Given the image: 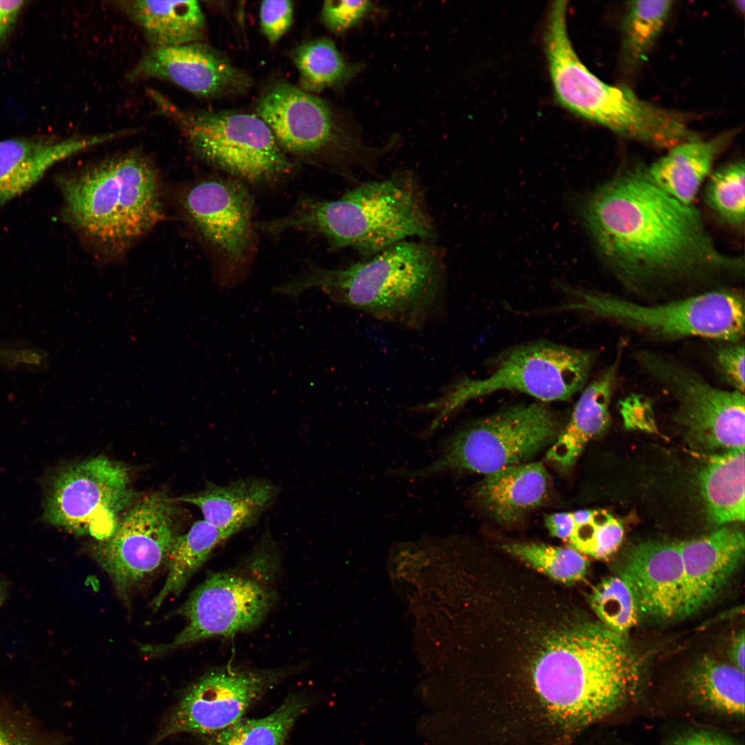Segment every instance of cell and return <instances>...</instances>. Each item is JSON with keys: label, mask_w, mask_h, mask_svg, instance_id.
Listing matches in <instances>:
<instances>
[{"label": "cell", "mask_w": 745, "mask_h": 745, "mask_svg": "<svg viewBox=\"0 0 745 745\" xmlns=\"http://www.w3.org/2000/svg\"><path fill=\"white\" fill-rule=\"evenodd\" d=\"M570 205L599 258L618 283L642 300L744 275V258L720 251L699 211L681 203L646 168L622 171Z\"/></svg>", "instance_id": "6da1fadb"}, {"label": "cell", "mask_w": 745, "mask_h": 745, "mask_svg": "<svg viewBox=\"0 0 745 745\" xmlns=\"http://www.w3.org/2000/svg\"><path fill=\"white\" fill-rule=\"evenodd\" d=\"M446 287L441 248L434 241L404 240L343 267L314 266L272 292L295 299L317 288L338 306L417 330L441 315Z\"/></svg>", "instance_id": "7a4b0ae2"}, {"label": "cell", "mask_w": 745, "mask_h": 745, "mask_svg": "<svg viewBox=\"0 0 745 745\" xmlns=\"http://www.w3.org/2000/svg\"><path fill=\"white\" fill-rule=\"evenodd\" d=\"M259 226L272 234L309 232L331 250L352 248L363 259L408 237L434 241L437 235L424 190L410 171L360 183L337 199L304 200L286 215Z\"/></svg>", "instance_id": "3957f363"}, {"label": "cell", "mask_w": 745, "mask_h": 745, "mask_svg": "<svg viewBox=\"0 0 745 745\" xmlns=\"http://www.w3.org/2000/svg\"><path fill=\"white\" fill-rule=\"evenodd\" d=\"M641 673L639 660L623 635L602 623L588 622L552 637L535 662L533 680L553 716L581 726L634 695Z\"/></svg>", "instance_id": "277c9868"}, {"label": "cell", "mask_w": 745, "mask_h": 745, "mask_svg": "<svg viewBox=\"0 0 745 745\" xmlns=\"http://www.w3.org/2000/svg\"><path fill=\"white\" fill-rule=\"evenodd\" d=\"M567 2L550 6L544 48L555 99L564 108L613 132L657 148L699 139L686 117L640 99L625 86L609 85L582 62L567 30Z\"/></svg>", "instance_id": "5b68a950"}, {"label": "cell", "mask_w": 745, "mask_h": 745, "mask_svg": "<svg viewBox=\"0 0 745 745\" xmlns=\"http://www.w3.org/2000/svg\"><path fill=\"white\" fill-rule=\"evenodd\" d=\"M66 215L85 237L120 250L163 218L154 167L130 151L103 160L61 182Z\"/></svg>", "instance_id": "8992f818"}, {"label": "cell", "mask_w": 745, "mask_h": 745, "mask_svg": "<svg viewBox=\"0 0 745 745\" xmlns=\"http://www.w3.org/2000/svg\"><path fill=\"white\" fill-rule=\"evenodd\" d=\"M568 301L556 310L578 311L661 341L699 337L721 342L744 336V295L719 288L661 302L646 303L618 295L561 285Z\"/></svg>", "instance_id": "52a82bcc"}, {"label": "cell", "mask_w": 745, "mask_h": 745, "mask_svg": "<svg viewBox=\"0 0 745 745\" xmlns=\"http://www.w3.org/2000/svg\"><path fill=\"white\" fill-rule=\"evenodd\" d=\"M278 565L276 543L266 530L238 566L209 576L192 592L178 610L187 624L170 643L143 646L141 651L155 656L202 639L254 629L275 604Z\"/></svg>", "instance_id": "ba28073f"}, {"label": "cell", "mask_w": 745, "mask_h": 745, "mask_svg": "<svg viewBox=\"0 0 745 745\" xmlns=\"http://www.w3.org/2000/svg\"><path fill=\"white\" fill-rule=\"evenodd\" d=\"M562 421L546 403L516 404L475 421L440 441L437 458L425 466L390 469L404 479L446 474L485 475L524 463L555 440Z\"/></svg>", "instance_id": "9c48e42d"}, {"label": "cell", "mask_w": 745, "mask_h": 745, "mask_svg": "<svg viewBox=\"0 0 745 745\" xmlns=\"http://www.w3.org/2000/svg\"><path fill=\"white\" fill-rule=\"evenodd\" d=\"M597 359L595 351L548 341L508 348L491 359L485 377H463L441 397L423 406L437 430L467 402L493 393L520 392L546 403L566 401L586 386Z\"/></svg>", "instance_id": "30bf717a"}, {"label": "cell", "mask_w": 745, "mask_h": 745, "mask_svg": "<svg viewBox=\"0 0 745 745\" xmlns=\"http://www.w3.org/2000/svg\"><path fill=\"white\" fill-rule=\"evenodd\" d=\"M255 112L286 153L347 177L354 179L357 170H373L388 148L364 143L326 101L283 80L264 89Z\"/></svg>", "instance_id": "8fae6325"}, {"label": "cell", "mask_w": 745, "mask_h": 745, "mask_svg": "<svg viewBox=\"0 0 745 745\" xmlns=\"http://www.w3.org/2000/svg\"><path fill=\"white\" fill-rule=\"evenodd\" d=\"M148 94L160 114L178 127L195 154L210 165L252 183L292 171L293 163L256 114L187 110L156 90Z\"/></svg>", "instance_id": "7c38bea8"}, {"label": "cell", "mask_w": 745, "mask_h": 745, "mask_svg": "<svg viewBox=\"0 0 745 745\" xmlns=\"http://www.w3.org/2000/svg\"><path fill=\"white\" fill-rule=\"evenodd\" d=\"M137 495L128 468L97 456L67 465L53 475L42 518L70 533L101 542L113 534L121 513Z\"/></svg>", "instance_id": "4fadbf2b"}, {"label": "cell", "mask_w": 745, "mask_h": 745, "mask_svg": "<svg viewBox=\"0 0 745 745\" xmlns=\"http://www.w3.org/2000/svg\"><path fill=\"white\" fill-rule=\"evenodd\" d=\"M637 364L677 404V420L703 446L744 447V393L723 389L666 355L641 349Z\"/></svg>", "instance_id": "5bb4252c"}, {"label": "cell", "mask_w": 745, "mask_h": 745, "mask_svg": "<svg viewBox=\"0 0 745 745\" xmlns=\"http://www.w3.org/2000/svg\"><path fill=\"white\" fill-rule=\"evenodd\" d=\"M292 668L253 669L233 665L217 668L191 684L160 724L150 745L180 733L201 738L243 719L248 709L288 677Z\"/></svg>", "instance_id": "9a60e30c"}, {"label": "cell", "mask_w": 745, "mask_h": 745, "mask_svg": "<svg viewBox=\"0 0 745 745\" xmlns=\"http://www.w3.org/2000/svg\"><path fill=\"white\" fill-rule=\"evenodd\" d=\"M173 501L160 493L144 497L121 516L113 534L92 554L123 599L167 561L179 535Z\"/></svg>", "instance_id": "2e32d148"}, {"label": "cell", "mask_w": 745, "mask_h": 745, "mask_svg": "<svg viewBox=\"0 0 745 745\" xmlns=\"http://www.w3.org/2000/svg\"><path fill=\"white\" fill-rule=\"evenodd\" d=\"M183 203L191 223L221 257L220 286L239 284L255 239L253 205L246 188L237 180H205L189 189Z\"/></svg>", "instance_id": "e0dca14e"}, {"label": "cell", "mask_w": 745, "mask_h": 745, "mask_svg": "<svg viewBox=\"0 0 745 745\" xmlns=\"http://www.w3.org/2000/svg\"><path fill=\"white\" fill-rule=\"evenodd\" d=\"M127 77L130 81H166L204 99L242 95L252 85L248 72L203 41L150 46Z\"/></svg>", "instance_id": "ac0fdd59"}, {"label": "cell", "mask_w": 745, "mask_h": 745, "mask_svg": "<svg viewBox=\"0 0 745 745\" xmlns=\"http://www.w3.org/2000/svg\"><path fill=\"white\" fill-rule=\"evenodd\" d=\"M639 615L657 621L682 618L684 569L677 543L648 542L628 553L619 576Z\"/></svg>", "instance_id": "d6986e66"}, {"label": "cell", "mask_w": 745, "mask_h": 745, "mask_svg": "<svg viewBox=\"0 0 745 745\" xmlns=\"http://www.w3.org/2000/svg\"><path fill=\"white\" fill-rule=\"evenodd\" d=\"M677 544L684 569L683 618L710 604L728 584L744 560V535L722 527Z\"/></svg>", "instance_id": "ffe728a7"}, {"label": "cell", "mask_w": 745, "mask_h": 745, "mask_svg": "<svg viewBox=\"0 0 745 745\" xmlns=\"http://www.w3.org/2000/svg\"><path fill=\"white\" fill-rule=\"evenodd\" d=\"M128 132L77 137L61 141H0V206L34 185L54 163Z\"/></svg>", "instance_id": "44dd1931"}, {"label": "cell", "mask_w": 745, "mask_h": 745, "mask_svg": "<svg viewBox=\"0 0 745 745\" xmlns=\"http://www.w3.org/2000/svg\"><path fill=\"white\" fill-rule=\"evenodd\" d=\"M625 348V340L619 341L614 359L584 389L568 424L548 449L547 459L561 468H570L586 444L609 425L610 404L617 387Z\"/></svg>", "instance_id": "7402d4cb"}, {"label": "cell", "mask_w": 745, "mask_h": 745, "mask_svg": "<svg viewBox=\"0 0 745 745\" xmlns=\"http://www.w3.org/2000/svg\"><path fill=\"white\" fill-rule=\"evenodd\" d=\"M279 493L272 481L252 477L224 485L209 482L199 492L176 500L197 506L203 520L232 537L255 526Z\"/></svg>", "instance_id": "603a6c76"}, {"label": "cell", "mask_w": 745, "mask_h": 745, "mask_svg": "<svg viewBox=\"0 0 745 745\" xmlns=\"http://www.w3.org/2000/svg\"><path fill=\"white\" fill-rule=\"evenodd\" d=\"M548 475L542 463H521L485 475L475 490L481 507L496 521L513 524L546 497Z\"/></svg>", "instance_id": "cb8c5ba5"}, {"label": "cell", "mask_w": 745, "mask_h": 745, "mask_svg": "<svg viewBox=\"0 0 745 745\" xmlns=\"http://www.w3.org/2000/svg\"><path fill=\"white\" fill-rule=\"evenodd\" d=\"M733 137V132H727L709 140L699 139L678 144L646 168V172L668 195L692 205L715 161Z\"/></svg>", "instance_id": "d4e9b609"}, {"label": "cell", "mask_w": 745, "mask_h": 745, "mask_svg": "<svg viewBox=\"0 0 745 745\" xmlns=\"http://www.w3.org/2000/svg\"><path fill=\"white\" fill-rule=\"evenodd\" d=\"M117 4L137 26L150 46H175L203 40L206 18L197 1L127 0Z\"/></svg>", "instance_id": "484cf974"}, {"label": "cell", "mask_w": 745, "mask_h": 745, "mask_svg": "<svg viewBox=\"0 0 745 745\" xmlns=\"http://www.w3.org/2000/svg\"><path fill=\"white\" fill-rule=\"evenodd\" d=\"M708 516L722 524L744 519V447L713 456L700 475Z\"/></svg>", "instance_id": "4316f807"}, {"label": "cell", "mask_w": 745, "mask_h": 745, "mask_svg": "<svg viewBox=\"0 0 745 745\" xmlns=\"http://www.w3.org/2000/svg\"><path fill=\"white\" fill-rule=\"evenodd\" d=\"M230 537L203 519L195 522L187 533L178 535L166 561V582L151 602L153 609H158L168 596L179 595L211 553Z\"/></svg>", "instance_id": "83f0119b"}, {"label": "cell", "mask_w": 745, "mask_h": 745, "mask_svg": "<svg viewBox=\"0 0 745 745\" xmlns=\"http://www.w3.org/2000/svg\"><path fill=\"white\" fill-rule=\"evenodd\" d=\"M290 56L299 72V88L310 94L326 88L341 89L364 68L361 63L348 62L327 37L297 46Z\"/></svg>", "instance_id": "f1b7e54d"}, {"label": "cell", "mask_w": 745, "mask_h": 745, "mask_svg": "<svg viewBox=\"0 0 745 745\" xmlns=\"http://www.w3.org/2000/svg\"><path fill=\"white\" fill-rule=\"evenodd\" d=\"M310 702L305 695L292 694L267 716L243 718L223 731L201 739L206 745H284L292 726L306 711Z\"/></svg>", "instance_id": "f546056e"}, {"label": "cell", "mask_w": 745, "mask_h": 745, "mask_svg": "<svg viewBox=\"0 0 745 745\" xmlns=\"http://www.w3.org/2000/svg\"><path fill=\"white\" fill-rule=\"evenodd\" d=\"M673 1L637 0L627 2L621 26V57L629 71L646 59L664 29Z\"/></svg>", "instance_id": "4dcf8cb0"}, {"label": "cell", "mask_w": 745, "mask_h": 745, "mask_svg": "<svg viewBox=\"0 0 745 745\" xmlns=\"http://www.w3.org/2000/svg\"><path fill=\"white\" fill-rule=\"evenodd\" d=\"M745 166L730 162L712 171L704 190V201L712 213L732 229L744 232L745 225Z\"/></svg>", "instance_id": "1f68e13d"}, {"label": "cell", "mask_w": 745, "mask_h": 745, "mask_svg": "<svg viewBox=\"0 0 745 745\" xmlns=\"http://www.w3.org/2000/svg\"><path fill=\"white\" fill-rule=\"evenodd\" d=\"M693 684L701 698L723 712L744 711V671L735 666L704 659L693 675Z\"/></svg>", "instance_id": "d6a6232c"}, {"label": "cell", "mask_w": 745, "mask_h": 745, "mask_svg": "<svg viewBox=\"0 0 745 745\" xmlns=\"http://www.w3.org/2000/svg\"><path fill=\"white\" fill-rule=\"evenodd\" d=\"M573 527L566 541L579 553L597 559L606 558L619 547L624 537L622 523L604 510L570 512Z\"/></svg>", "instance_id": "836d02e7"}, {"label": "cell", "mask_w": 745, "mask_h": 745, "mask_svg": "<svg viewBox=\"0 0 745 745\" xmlns=\"http://www.w3.org/2000/svg\"><path fill=\"white\" fill-rule=\"evenodd\" d=\"M503 548L551 578L563 583H574L583 579L588 562L570 547L537 543H510Z\"/></svg>", "instance_id": "e575fe53"}, {"label": "cell", "mask_w": 745, "mask_h": 745, "mask_svg": "<svg viewBox=\"0 0 745 745\" xmlns=\"http://www.w3.org/2000/svg\"><path fill=\"white\" fill-rule=\"evenodd\" d=\"M590 605L601 623L623 635L637 624L639 611L633 595L622 578L602 580L590 595Z\"/></svg>", "instance_id": "d590c367"}, {"label": "cell", "mask_w": 745, "mask_h": 745, "mask_svg": "<svg viewBox=\"0 0 745 745\" xmlns=\"http://www.w3.org/2000/svg\"><path fill=\"white\" fill-rule=\"evenodd\" d=\"M0 745H63L43 735L21 713L0 702Z\"/></svg>", "instance_id": "8d00e7d4"}, {"label": "cell", "mask_w": 745, "mask_h": 745, "mask_svg": "<svg viewBox=\"0 0 745 745\" xmlns=\"http://www.w3.org/2000/svg\"><path fill=\"white\" fill-rule=\"evenodd\" d=\"M374 9L370 1H326L321 11V21L332 32L343 34Z\"/></svg>", "instance_id": "74e56055"}, {"label": "cell", "mask_w": 745, "mask_h": 745, "mask_svg": "<svg viewBox=\"0 0 745 745\" xmlns=\"http://www.w3.org/2000/svg\"><path fill=\"white\" fill-rule=\"evenodd\" d=\"M294 14L291 1H264L259 8L260 26L271 45L276 43L290 28Z\"/></svg>", "instance_id": "f35d334b"}, {"label": "cell", "mask_w": 745, "mask_h": 745, "mask_svg": "<svg viewBox=\"0 0 745 745\" xmlns=\"http://www.w3.org/2000/svg\"><path fill=\"white\" fill-rule=\"evenodd\" d=\"M744 344L723 342L715 354L716 364L731 389L744 393Z\"/></svg>", "instance_id": "ab89813d"}, {"label": "cell", "mask_w": 745, "mask_h": 745, "mask_svg": "<svg viewBox=\"0 0 745 745\" xmlns=\"http://www.w3.org/2000/svg\"><path fill=\"white\" fill-rule=\"evenodd\" d=\"M24 1H0V41L15 23Z\"/></svg>", "instance_id": "60d3db41"}, {"label": "cell", "mask_w": 745, "mask_h": 745, "mask_svg": "<svg viewBox=\"0 0 745 745\" xmlns=\"http://www.w3.org/2000/svg\"><path fill=\"white\" fill-rule=\"evenodd\" d=\"M744 633L742 631L735 638L730 651L735 666L742 671H744Z\"/></svg>", "instance_id": "b9f144b4"}, {"label": "cell", "mask_w": 745, "mask_h": 745, "mask_svg": "<svg viewBox=\"0 0 745 745\" xmlns=\"http://www.w3.org/2000/svg\"><path fill=\"white\" fill-rule=\"evenodd\" d=\"M678 745H728L723 742L706 735H695L682 741Z\"/></svg>", "instance_id": "7bdbcfd3"}, {"label": "cell", "mask_w": 745, "mask_h": 745, "mask_svg": "<svg viewBox=\"0 0 745 745\" xmlns=\"http://www.w3.org/2000/svg\"><path fill=\"white\" fill-rule=\"evenodd\" d=\"M8 591V584L5 581H0V605L3 602L6 597Z\"/></svg>", "instance_id": "ee69618b"}]
</instances>
